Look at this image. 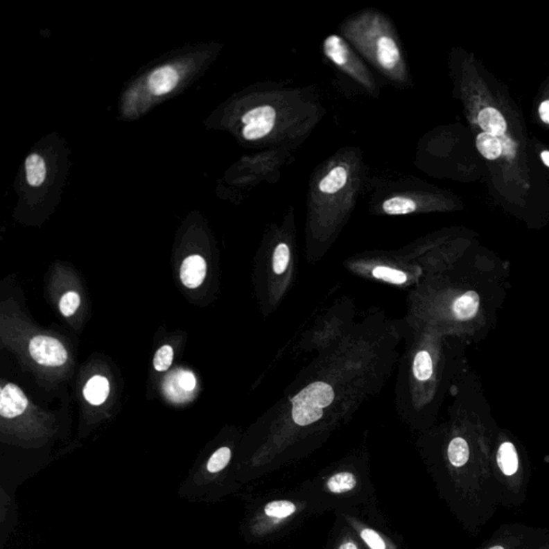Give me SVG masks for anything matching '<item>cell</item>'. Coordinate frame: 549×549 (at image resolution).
I'll use <instances>...</instances> for the list:
<instances>
[{
  "instance_id": "obj_1",
  "label": "cell",
  "mask_w": 549,
  "mask_h": 549,
  "mask_svg": "<svg viewBox=\"0 0 549 549\" xmlns=\"http://www.w3.org/2000/svg\"><path fill=\"white\" fill-rule=\"evenodd\" d=\"M352 33L353 40L358 42L364 54L376 62V66L390 76H401L403 72L401 53L393 37L383 27L372 19L358 24V29L353 28Z\"/></svg>"
},
{
  "instance_id": "obj_2",
  "label": "cell",
  "mask_w": 549,
  "mask_h": 549,
  "mask_svg": "<svg viewBox=\"0 0 549 549\" xmlns=\"http://www.w3.org/2000/svg\"><path fill=\"white\" fill-rule=\"evenodd\" d=\"M335 394L325 382H313L292 399V417L299 426L313 424L323 417V408L329 407Z\"/></svg>"
},
{
  "instance_id": "obj_3",
  "label": "cell",
  "mask_w": 549,
  "mask_h": 549,
  "mask_svg": "<svg viewBox=\"0 0 549 549\" xmlns=\"http://www.w3.org/2000/svg\"><path fill=\"white\" fill-rule=\"evenodd\" d=\"M323 51L325 56L333 64L356 78L364 85H372L369 76L365 70L363 64L358 62L356 55L353 54L346 41L337 35H331L323 42Z\"/></svg>"
},
{
  "instance_id": "obj_4",
  "label": "cell",
  "mask_w": 549,
  "mask_h": 549,
  "mask_svg": "<svg viewBox=\"0 0 549 549\" xmlns=\"http://www.w3.org/2000/svg\"><path fill=\"white\" fill-rule=\"evenodd\" d=\"M276 119L277 112L270 105L254 107L243 116V135L247 141L260 140L272 132Z\"/></svg>"
},
{
  "instance_id": "obj_5",
  "label": "cell",
  "mask_w": 549,
  "mask_h": 549,
  "mask_svg": "<svg viewBox=\"0 0 549 549\" xmlns=\"http://www.w3.org/2000/svg\"><path fill=\"white\" fill-rule=\"evenodd\" d=\"M29 353L38 364L58 367L68 360V353L60 341L53 337L37 336L29 342Z\"/></svg>"
},
{
  "instance_id": "obj_6",
  "label": "cell",
  "mask_w": 549,
  "mask_h": 549,
  "mask_svg": "<svg viewBox=\"0 0 549 549\" xmlns=\"http://www.w3.org/2000/svg\"><path fill=\"white\" fill-rule=\"evenodd\" d=\"M197 386V380L192 372L176 369L171 372L164 382V392L173 403H185L191 399Z\"/></svg>"
},
{
  "instance_id": "obj_7",
  "label": "cell",
  "mask_w": 549,
  "mask_h": 549,
  "mask_svg": "<svg viewBox=\"0 0 549 549\" xmlns=\"http://www.w3.org/2000/svg\"><path fill=\"white\" fill-rule=\"evenodd\" d=\"M28 406V399L21 388L9 383L1 388L0 395V415L5 419H15L24 413Z\"/></svg>"
},
{
  "instance_id": "obj_8",
  "label": "cell",
  "mask_w": 549,
  "mask_h": 549,
  "mask_svg": "<svg viewBox=\"0 0 549 549\" xmlns=\"http://www.w3.org/2000/svg\"><path fill=\"white\" fill-rule=\"evenodd\" d=\"M206 270H207V265H206L205 260L201 256L194 254V256H188L182 262V268H180V279L186 287L189 289H195V288L200 287L205 279Z\"/></svg>"
},
{
  "instance_id": "obj_9",
  "label": "cell",
  "mask_w": 549,
  "mask_h": 549,
  "mask_svg": "<svg viewBox=\"0 0 549 549\" xmlns=\"http://www.w3.org/2000/svg\"><path fill=\"white\" fill-rule=\"evenodd\" d=\"M178 83V73L171 66L157 69L148 78V86L156 96L166 95L175 88Z\"/></svg>"
},
{
  "instance_id": "obj_10",
  "label": "cell",
  "mask_w": 549,
  "mask_h": 549,
  "mask_svg": "<svg viewBox=\"0 0 549 549\" xmlns=\"http://www.w3.org/2000/svg\"><path fill=\"white\" fill-rule=\"evenodd\" d=\"M478 123L486 133L502 137L507 130V123L502 114L493 107H486L478 114Z\"/></svg>"
},
{
  "instance_id": "obj_11",
  "label": "cell",
  "mask_w": 549,
  "mask_h": 549,
  "mask_svg": "<svg viewBox=\"0 0 549 549\" xmlns=\"http://www.w3.org/2000/svg\"><path fill=\"white\" fill-rule=\"evenodd\" d=\"M478 307H480V296L476 292L468 291L455 301L453 313L457 319L466 321L476 317Z\"/></svg>"
},
{
  "instance_id": "obj_12",
  "label": "cell",
  "mask_w": 549,
  "mask_h": 549,
  "mask_svg": "<svg viewBox=\"0 0 549 549\" xmlns=\"http://www.w3.org/2000/svg\"><path fill=\"white\" fill-rule=\"evenodd\" d=\"M109 394L110 383L105 376H93L84 387L86 400L94 406H100L105 403Z\"/></svg>"
},
{
  "instance_id": "obj_13",
  "label": "cell",
  "mask_w": 549,
  "mask_h": 549,
  "mask_svg": "<svg viewBox=\"0 0 549 549\" xmlns=\"http://www.w3.org/2000/svg\"><path fill=\"white\" fill-rule=\"evenodd\" d=\"M348 170L345 166H335L320 182V191L324 194H335L346 186Z\"/></svg>"
},
{
  "instance_id": "obj_14",
  "label": "cell",
  "mask_w": 549,
  "mask_h": 549,
  "mask_svg": "<svg viewBox=\"0 0 549 549\" xmlns=\"http://www.w3.org/2000/svg\"><path fill=\"white\" fill-rule=\"evenodd\" d=\"M498 466L505 476H513L518 470V456L513 443L505 442L498 451Z\"/></svg>"
},
{
  "instance_id": "obj_15",
  "label": "cell",
  "mask_w": 549,
  "mask_h": 549,
  "mask_svg": "<svg viewBox=\"0 0 549 549\" xmlns=\"http://www.w3.org/2000/svg\"><path fill=\"white\" fill-rule=\"evenodd\" d=\"M25 168H26V178L29 185L33 187L42 185L46 175V168L44 160L40 155H29L25 162Z\"/></svg>"
},
{
  "instance_id": "obj_16",
  "label": "cell",
  "mask_w": 549,
  "mask_h": 549,
  "mask_svg": "<svg viewBox=\"0 0 549 549\" xmlns=\"http://www.w3.org/2000/svg\"><path fill=\"white\" fill-rule=\"evenodd\" d=\"M476 146L480 155L489 160H495L502 155L501 141L489 133H480L476 139Z\"/></svg>"
},
{
  "instance_id": "obj_17",
  "label": "cell",
  "mask_w": 549,
  "mask_h": 549,
  "mask_svg": "<svg viewBox=\"0 0 549 549\" xmlns=\"http://www.w3.org/2000/svg\"><path fill=\"white\" fill-rule=\"evenodd\" d=\"M417 203L410 198L394 197L390 198L382 204V209L387 215H408L413 213L417 209Z\"/></svg>"
},
{
  "instance_id": "obj_18",
  "label": "cell",
  "mask_w": 549,
  "mask_h": 549,
  "mask_svg": "<svg viewBox=\"0 0 549 549\" xmlns=\"http://www.w3.org/2000/svg\"><path fill=\"white\" fill-rule=\"evenodd\" d=\"M358 485V478L351 472H339L327 480V488L335 494H342L354 489Z\"/></svg>"
},
{
  "instance_id": "obj_19",
  "label": "cell",
  "mask_w": 549,
  "mask_h": 549,
  "mask_svg": "<svg viewBox=\"0 0 549 549\" xmlns=\"http://www.w3.org/2000/svg\"><path fill=\"white\" fill-rule=\"evenodd\" d=\"M448 460L455 467H462L469 460L468 443L464 439L455 438L448 445Z\"/></svg>"
},
{
  "instance_id": "obj_20",
  "label": "cell",
  "mask_w": 549,
  "mask_h": 549,
  "mask_svg": "<svg viewBox=\"0 0 549 549\" xmlns=\"http://www.w3.org/2000/svg\"><path fill=\"white\" fill-rule=\"evenodd\" d=\"M413 372L419 381H426L433 374V360L426 351H419L413 362Z\"/></svg>"
},
{
  "instance_id": "obj_21",
  "label": "cell",
  "mask_w": 549,
  "mask_h": 549,
  "mask_svg": "<svg viewBox=\"0 0 549 549\" xmlns=\"http://www.w3.org/2000/svg\"><path fill=\"white\" fill-rule=\"evenodd\" d=\"M296 505L288 500H277L272 501L266 505L264 512L268 517L276 519H284L291 516L292 514L295 513Z\"/></svg>"
},
{
  "instance_id": "obj_22",
  "label": "cell",
  "mask_w": 549,
  "mask_h": 549,
  "mask_svg": "<svg viewBox=\"0 0 549 549\" xmlns=\"http://www.w3.org/2000/svg\"><path fill=\"white\" fill-rule=\"evenodd\" d=\"M372 274L376 279L384 280L394 284H403L407 281V274L405 272L386 266H376L372 270Z\"/></svg>"
},
{
  "instance_id": "obj_23",
  "label": "cell",
  "mask_w": 549,
  "mask_h": 549,
  "mask_svg": "<svg viewBox=\"0 0 549 549\" xmlns=\"http://www.w3.org/2000/svg\"><path fill=\"white\" fill-rule=\"evenodd\" d=\"M290 261L289 246L284 243L278 245L274 249V256H272V268L276 274H280L284 272L288 268Z\"/></svg>"
},
{
  "instance_id": "obj_24",
  "label": "cell",
  "mask_w": 549,
  "mask_h": 549,
  "mask_svg": "<svg viewBox=\"0 0 549 549\" xmlns=\"http://www.w3.org/2000/svg\"><path fill=\"white\" fill-rule=\"evenodd\" d=\"M231 460V450L229 448H221L211 455L207 464V470L211 473L221 471L227 466Z\"/></svg>"
},
{
  "instance_id": "obj_25",
  "label": "cell",
  "mask_w": 549,
  "mask_h": 549,
  "mask_svg": "<svg viewBox=\"0 0 549 549\" xmlns=\"http://www.w3.org/2000/svg\"><path fill=\"white\" fill-rule=\"evenodd\" d=\"M174 351L171 346H164L157 351L154 358V367L157 372H166L173 363Z\"/></svg>"
},
{
  "instance_id": "obj_26",
  "label": "cell",
  "mask_w": 549,
  "mask_h": 549,
  "mask_svg": "<svg viewBox=\"0 0 549 549\" xmlns=\"http://www.w3.org/2000/svg\"><path fill=\"white\" fill-rule=\"evenodd\" d=\"M81 304V297L76 292H68L62 296L60 299V313L64 317H71L76 311H78V306Z\"/></svg>"
},
{
  "instance_id": "obj_27",
  "label": "cell",
  "mask_w": 549,
  "mask_h": 549,
  "mask_svg": "<svg viewBox=\"0 0 549 549\" xmlns=\"http://www.w3.org/2000/svg\"><path fill=\"white\" fill-rule=\"evenodd\" d=\"M360 537L370 549H386L383 539L372 529H363L360 531Z\"/></svg>"
},
{
  "instance_id": "obj_28",
  "label": "cell",
  "mask_w": 549,
  "mask_h": 549,
  "mask_svg": "<svg viewBox=\"0 0 549 549\" xmlns=\"http://www.w3.org/2000/svg\"><path fill=\"white\" fill-rule=\"evenodd\" d=\"M499 139L501 141L502 155H505L507 158H513L514 155H515V145H514L513 141L509 137H503V135L500 137Z\"/></svg>"
},
{
  "instance_id": "obj_29",
  "label": "cell",
  "mask_w": 549,
  "mask_h": 549,
  "mask_svg": "<svg viewBox=\"0 0 549 549\" xmlns=\"http://www.w3.org/2000/svg\"><path fill=\"white\" fill-rule=\"evenodd\" d=\"M541 119L545 123H549V101L543 102L540 107Z\"/></svg>"
},
{
  "instance_id": "obj_30",
  "label": "cell",
  "mask_w": 549,
  "mask_h": 549,
  "mask_svg": "<svg viewBox=\"0 0 549 549\" xmlns=\"http://www.w3.org/2000/svg\"><path fill=\"white\" fill-rule=\"evenodd\" d=\"M339 549H358V547L353 541L348 540L346 541V542H343L342 544L339 546Z\"/></svg>"
},
{
  "instance_id": "obj_31",
  "label": "cell",
  "mask_w": 549,
  "mask_h": 549,
  "mask_svg": "<svg viewBox=\"0 0 549 549\" xmlns=\"http://www.w3.org/2000/svg\"><path fill=\"white\" fill-rule=\"evenodd\" d=\"M542 159L544 164H546L547 166H549V152H543Z\"/></svg>"
},
{
  "instance_id": "obj_32",
  "label": "cell",
  "mask_w": 549,
  "mask_h": 549,
  "mask_svg": "<svg viewBox=\"0 0 549 549\" xmlns=\"http://www.w3.org/2000/svg\"><path fill=\"white\" fill-rule=\"evenodd\" d=\"M490 549H505V548H503V547L501 546H495V547H491V548Z\"/></svg>"
}]
</instances>
